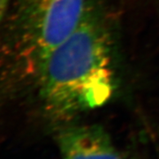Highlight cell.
<instances>
[{
	"instance_id": "1",
	"label": "cell",
	"mask_w": 159,
	"mask_h": 159,
	"mask_svg": "<svg viewBox=\"0 0 159 159\" xmlns=\"http://www.w3.org/2000/svg\"><path fill=\"white\" fill-rule=\"evenodd\" d=\"M114 57L110 24L89 1L78 26L50 54L34 82L47 120L58 127L105 105L117 88Z\"/></svg>"
},
{
	"instance_id": "2",
	"label": "cell",
	"mask_w": 159,
	"mask_h": 159,
	"mask_svg": "<svg viewBox=\"0 0 159 159\" xmlns=\"http://www.w3.org/2000/svg\"><path fill=\"white\" fill-rule=\"evenodd\" d=\"M89 0H13L6 48L18 78L34 84L52 51L80 21Z\"/></svg>"
},
{
	"instance_id": "3",
	"label": "cell",
	"mask_w": 159,
	"mask_h": 159,
	"mask_svg": "<svg viewBox=\"0 0 159 159\" xmlns=\"http://www.w3.org/2000/svg\"><path fill=\"white\" fill-rule=\"evenodd\" d=\"M56 134L61 159H123L100 125L69 123L58 126Z\"/></svg>"
},
{
	"instance_id": "4",
	"label": "cell",
	"mask_w": 159,
	"mask_h": 159,
	"mask_svg": "<svg viewBox=\"0 0 159 159\" xmlns=\"http://www.w3.org/2000/svg\"><path fill=\"white\" fill-rule=\"evenodd\" d=\"M11 3V0H0V22L9 11Z\"/></svg>"
}]
</instances>
